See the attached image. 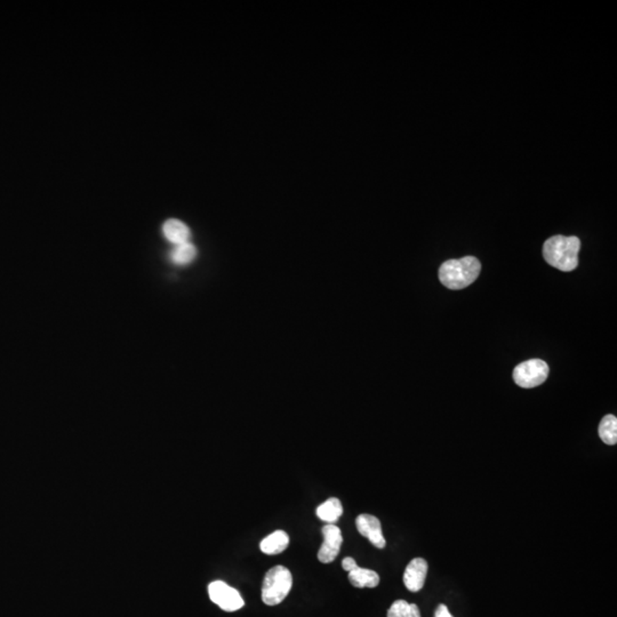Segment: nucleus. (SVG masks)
<instances>
[{
	"label": "nucleus",
	"instance_id": "nucleus-3",
	"mask_svg": "<svg viewBox=\"0 0 617 617\" xmlns=\"http://www.w3.org/2000/svg\"><path fill=\"white\" fill-rule=\"evenodd\" d=\"M293 587V577L285 566L268 570L262 584V601L268 606H276L285 601Z\"/></svg>",
	"mask_w": 617,
	"mask_h": 617
},
{
	"label": "nucleus",
	"instance_id": "nucleus-13",
	"mask_svg": "<svg viewBox=\"0 0 617 617\" xmlns=\"http://www.w3.org/2000/svg\"><path fill=\"white\" fill-rule=\"evenodd\" d=\"M349 581L356 587H376L380 583L379 574L374 570L357 567L349 572Z\"/></svg>",
	"mask_w": 617,
	"mask_h": 617
},
{
	"label": "nucleus",
	"instance_id": "nucleus-17",
	"mask_svg": "<svg viewBox=\"0 0 617 617\" xmlns=\"http://www.w3.org/2000/svg\"><path fill=\"white\" fill-rule=\"evenodd\" d=\"M434 617H454L453 615L450 614V611H448V608L445 606V605H439L438 608H436V614H434Z\"/></svg>",
	"mask_w": 617,
	"mask_h": 617
},
{
	"label": "nucleus",
	"instance_id": "nucleus-9",
	"mask_svg": "<svg viewBox=\"0 0 617 617\" xmlns=\"http://www.w3.org/2000/svg\"><path fill=\"white\" fill-rule=\"evenodd\" d=\"M163 235L173 245H181L190 242L191 231L188 225L178 218H170L163 224Z\"/></svg>",
	"mask_w": 617,
	"mask_h": 617
},
{
	"label": "nucleus",
	"instance_id": "nucleus-4",
	"mask_svg": "<svg viewBox=\"0 0 617 617\" xmlns=\"http://www.w3.org/2000/svg\"><path fill=\"white\" fill-rule=\"evenodd\" d=\"M549 375V366L539 359H531L522 362L513 371V380L524 389H532L546 382Z\"/></svg>",
	"mask_w": 617,
	"mask_h": 617
},
{
	"label": "nucleus",
	"instance_id": "nucleus-8",
	"mask_svg": "<svg viewBox=\"0 0 617 617\" xmlns=\"http://www.w3.org/2000/svg\"><path fill=\"white\" fill-rule=\"evenodd\" d=\"M428 575V563L422 558L412 559L404 574V583L410 592L422 590Z\"/></svg>",
	"mask_w": 617,
	"mask_h": 617
},
{
	"label": "nucleus",
	"instance_id": "nucleus-16",
	"mask_svg": "<svg viewBox=\"0 0 617 617\" xmlns=\"http://www.w3.org/2000/svg\"><path fill=\"white\" fill-rule=\"evenodd\" d=\"M342 567H343V570H347V572H351V570H356L358 565L356 563V560L351 557H347L345 559L342 560Z\"/></svg>",
	"mask_w": 617,
	"mask_h": 617
},
{
	"label": "nucleus",
	"instance_id": "nucleus-12",
	"mask_svg": "<svg viewBox=\"0 0 617 617\" xmlns=\"http://www.w3.org/2000/svg\"><path fill=\"white\" fill-rule=\"evenodd\" d=\"M196 257H197V248L190 242L174 246L170 252V261L175 266H188L195 261Z\"/></svg>",
	"mask_w": 617,
	"mask_h": 617
},
{
	"label": "nucleus",
	"instance_id": "nucleus-10",
	"mask_svg": "<svg viewBox=\"0 0 617 617\" xmlns=\"http://www.w3.org/2000/svg\"><path fill=\"white\" fill-rule=\"evenodd\" d=\"M288 544H290V536L287 535V533L283 531H276L272 534L266 536V539H262V542L259 543V549L266 555L275 556V555L283 552L287 549Z\"/></svg>",
	"mask_w": 617,
	"mask_h": 617
},
{
	"label": "nucleus",
	"instance_id": "nucleus-2",
	"mask_svg": "<svg viewBox=\"0 0 617 617\" xmlns=\"http://www.w3.org/2000/svg\"><path fill=\"white\" fill-rule=\"evenodd\" d=\"M481 264L474 256L448 259L440 266L439 280L450 290H463L474 283L480 275Z\"/></svg>",
	"mask_w": 617,
	"mask_h": 617
},
{
	"label": "nucleus",
	"instance_id": "nucleus-15",
	"mask_svg": "<svg viewBox=\"0 0 617 617\" xmlns=\"http://www.w3.org/2000/svg\"><path fill=\"white\" fill-rule=\"evenodd\" d=\"M388 617H421V612L415 604L397 601L388 611Z\"/></svg>",
	"mask_w": 617,
	"mask_h": 617
},
{
	"label": "nucleus",
	"instance_id": "nucleus-5",
	"mask_svg": "<svg viewBox=\"0 0 617 617\" xmlns=\"http://www.w3.org/2000/svg\"><path fill=\"white\" fill-rule=\"evenodd\" d=\"M209 598L225 612H235L244 607L245 601L238 591L229 587L223 581H214L208 585Z\"/></svg>",
	"mask_w": 617,
	"mask_h": 617
},
{
	"label": "nucleus",
	"instance_id": "nucleus-14",
	"mask_svg": "<svg viewBox=\"0 0 617 617\" xmlns=\"http://www.w3.org/2000/svg\"><path fill=\"white\" fill-rule=\"evenodd\" d=\"M599 436L606 445H616L617 443V419L614 415H606L599 424Z\"/></svg>",
	"mask_w": 617,
	"mask_h": 617
},
{
	"label": "nucleus",
	"instance_id": "nucleus-6",
	"mask_svg": "<svg viewBox=\"0 0 617 617\" xmlns=\"http://www.w3.org/2000/svg\"><path fill=\"white\" fill-rule=\"evenodd\" d=\"M323 536H324V542L321 544V550L318 552V559L323 563H333L338 556L342 543H343L341 529L335 525L324 526Z\"/></svg>",
	"mask_w": 617,
	"mask_h": 617
},
{
	"label": "nucleus",
	"instance_id": "nucleus-11",
	"mask_svg": "<svg viewBox=\"0 0 617 617\" xmlns=\"http://www.w3.org/2000/svg\"><path fill=\"white\" fill-rule=\"evenodd\" d=\"M316 513L321 522H327V525H334L343 513V507L338 498H328L327 501L318 507Z\"/></svg>",
	"mask_w": 617,
	"mask_h": 617
},
{
	"label": "nucleus",
	"instance_id": "nucleus-1",
	"mask_svg": "<svg viewBox=\"0 0 617 617\" xmlns=\"http://www.w3.org/2000/svg\"><path fill=\"white\" fill-rule=\"evenodd\" d=\"M580 239L575 235H553L543 245V256L549 266L570 272L579 266Z\"/></svg>",
	"mask_w": 617,
	"mask_h": 617
},
{
	"label": "nucleus",
	"instance_id": "nucleus-7",
	"mask_svg": "<svg viewBox=\"0 0 617 617\" xmlns=\"http://www.w3.org/2000/svg\"><path fill=\"white\" fill-rule=\"evenodd\" d=\"M356 526L359 534L369 539V542L377 549H384L386 539L383 536L382 525L375 515H360L356 519Z\"/></svg>",
	"mask_w": 617,
	"mask_h": 617
}]
</instances>
